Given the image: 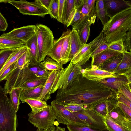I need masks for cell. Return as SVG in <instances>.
<instances>
[{
  "instance_id": "1",
  "label": "cell",
  "mask_w": 131,
  "mask_h": 131,
  "mask_svg": "<svg viewBox=\"0 0 131 131\" xmlns=\"http://www.w3.org/2000/svg\"><path fill=\"white\" fill-rule=\"evenodd\" d=\"M57 91L54 100L57 102L64 105L77 104L89 108L107 99L116 98L117 92L98 81L88 79L81 73L65 89Z\"/></svg>"
},
{
  "instance_id": "2",
  "label": "cell",
  "mask_w": 131,
  "mask_h": 131,
  "mask_svg": "<svg viewBox=\"0 0 131 131\" xmlns=\"http://www.w3.org/2000/svg\"><path fill=\"white\" fill-rule=\"evenodd\" d=\"M131 29V7L127 8L109 18L102 31L109 44L123 38Z\"/></svg>"
},
{
  "instance_id": "3",
  "label": "cell",
  "mask_w": 131,
  "mask_h": 131,
  "mask_svg": "<svg viewBox=\"0 0 131 131\" xmlns=\"http://www.w3.org/2000/svg\"><path fill=\"white\" fill-rule=\"evenodd\" d=\"M17 112L0 85V131H17Z\"/></svg>"
},
{
  "instance_id": "4",
  "label": "cell",
  "mask_w": 131,
  "mask_h": 131,
  "mask_svg": "<svg viewBox=\"0 0 131 131\" xmlns=\"http://www.w3.org/2000/svg\"><path fill=\"white\" fill-rule=\"evenodd\" d=\"M81 66L74 65L70 62L65 68L59 70L52 84L49 94L59 89L63 90L74 81L81 73Z\"/></svg>"
},
{
  "instance_id": "5",
  "label": "cell",
  "mask_w": 131,
  "mask_h": 131,
  "mask_svg": "<svg viewBox=\"0 0 131 131\" xmlns=\"http://www.w3.org/2000/svg\"><path fill=\"white\" fill-rule=\"evenodd\" d=\"M36 26L39 62H40L44 60L52 48L54 37L52 31L47 26L41 24Z\"/></svg>"
},
{
  "instance_id": "6",
  "label": "cell",
  "mask_w": 131,
  "mask_h": 131,
  "mask_svg": "<svg viewBox=\"0 0 131 131\" xmlns=\"http://www.w3.org/2000/svg\"><path fill=\"white\" fill-rule=\"evenodd\" d=\"M28 121L37 128L44 129L54 126L55 116L51 105L35 113L28 114Z\"/></svg>"
},
{
  "instance_id": "7",
  "label": "cell",
  "mask_w": 131,
  "mask_h": 131,
  "mask_svg": "<svg viewBox=\"0 0 131 131\" xmlns=\"http://www.w3.org/2000/svg\"><path fill=\"white\" fill-rule=\"evenodd\" d=\"M50 105L54 114L56 119L59 123L67 126L74 125L88 127L72 113L65 109L64 105L57 102L55 100L52 101Z\"/></svg>"
},
{
  "instance_id": "8",
  "label": "cell",
  "mask_w": 131,
  "mask_h": 131,
  "mask_svg": "<svg viewBox=\"0 0 131 131\" xmlns=\"http://www.w3.org/2000/svg\"><path fill=\"white\" fill-rule=\"evenodd\" d=\"M8 3L15 7L23 15L43 17L49 14L48 10L41 4L39 0L32 2L25 0H10Z\"/></svg>"
},
{
  "instance_id": "9",
  "label": "cell",
  "mask_w": 131,
  "mask_h": 131,
  "mask_svg": "<svg viewBox=\"0 0 131 131\" xmlns=\"http://www.w3.org/2000/svg\"><path fill=\"white\" fill-rule=\"evenodd\" d=\"M73 113L89 127L101 130H107L104 117L91 109L85 108Z\"/></svg>"
},
{
  "instance_id": "10",
  "label": "cell",
  "mask_w": 131,
  "mask_h": 131,
  "mask_svg": "<svg viewBox=\"0 0 131 131\" xmlns=\"http://www.w3.org/2000/svg\"><path fill=\"white\" fill-rule=\"evenodd\" d=\"M100 43V39L96 37L88 44L85 45L70 61L74 65L81 66L84 64L91 57L92 52Z\"/></svg>"
},
{
  "instance_id": "11",
  "label": "cell",
  "mask_w": 131,
  "mask_h": 131,
  "mask_svg": "<svg viewBox=\"0 0 131 131\" xmlns=\"http://www.w3.org/2000/svg\"><path fill=\"white\" fill-rule=\"evenodd\" d=\"M36 30V25H28L15 28L1 36L19 39L26 43L35 35Z\"/></svg>"
},
{
  "instance_id": "12",
  "label": "cell",
  "mask_w": 131,
  "mask_h": 131,
  "mask_svg": "<svg viewBox=\"0 0 131 131\" xmlns=\"http://www.w3.org/2000/svg\"><path fill=\"white\" fill-rule=\"evenodd\" d=\"M105 8L109 18L127 8L131 7V2L124 0H103Z\"/></svg>"
},
{
  "instance_id": "13",
  "label": "cell",
  "mask_w": 131,
  "mask_h": 131,
  "mask_svg": "<svg viewBox=\"0 0 131 131\" xmlns=\"http://www.w3.org/2000/svg\"><path fill=\"white\" fill-rule=\"evenodd\" d=\"M81 73L83 77L89 80L98 82L102 80L116 78L117 77L113 73L109 72L100 69H93L89 68L85 69H82Z\"/></svg>"
},
{
  "instance_id": "14",
  "label": "cell",
  "mask_w": 131,
  "mask_h": 131,
  "mask_svg": "<svg viewBox=\"0 0 131 131\" xmlns=\"http://www.w3.org/2000/svg\"><path fill=\"white\" fill-rule=\"evenodd\" d=\"M121 53H122L108 49L91 57V68L93 69H100L105 61Z\"/></svg>"
},
{
  "instance_id": "15",
  "label": "cell",
  "mask_w": 131,
  "mask_h": 131,
  "mask_svg": "<svg viewBox=\"0 0 131 131\" xmlns=\"http://www.w3.org/2000/svg\"><path fill=\"white\" fill-rule=\"evenodd\" d=\"M117 103L116 98L110 99L102 102L89 109L105 117L112 110L117 107Z\"/></svg>"
},
{
  "instance_id": "16",
  "label": "cell",
  "mask_w": 131,
  "mask_h": 131,
  "mask_svg": "<svg viewBox=\"0 0 131 131\" xmlns=\"http://www.w3.org/2000/svg\"><path fill=\"white\" fill-rule=\"evenodd\" d=\"M98 82L112 88L117 92H118L119 89L124 85L131 83L124 75H118L116 78L103 79Z\"/></svg>"
},
{
  "instance_id": "17",
  "label": "cell",
  "mask_w": 131,
  "mask_h": 131,
  "mask_svg": "<svg viewBox=\"0 0 131 131\" xmlns=\"http://www.w3.org/2000/svg\"><path fill=\"white\" fill-rule=\"evenodd\" d=\"M115 122L119 124L131 129V119L128 118L117 107L108 114Z\"/></svg>"
},
{
  "instance_id": "18",
  "label": "cell",
  "mask_w": 131,
  "mask_h": 131,
  "mask_svg": "<svg viewBox=\"0 0 131 131\" xmlns=\"http://www.w3.org/2000/svg\"><path fill=\"white\" fill-rule=\"evenodd\" d=\"M71 48L69 57L70 61L73 57L84 46L80 39L78 31L75 29L72 28L70 33Z\"/></svg>"
},
{
  "instance_id": "19",
  "label": "cell",
  "mask_w": 131,
  "mask_h": 131,
  "mask_svg": "<svg viewBox=\"0 0 131 131\" xmlns=\"http://www.w3.org/2000/svg\"><path fill=\"white\" fill-rule=\"evenodd\" d=\"M66 33V31L63 32L59 38L54 40L53 46L47 55V56L59 63H61V54Z\"/></svg>"
},
{
  "instance_id": "20",
  "label": "cell",
  "mask_w": 131,
  "mask_h": 131,
  "mask_svg": "<svg viewBox=\"0 0 131 131\" xmlns=\"http://www.w3.org/2000/svg\"><path fill=\"white\" fill-rule=\"evenodd\" d=\"M122 59L114 73L115 75H124L131 71V53L126 51L123 52Z\"/></svg>"
},
{
  "instance_id": "21",
  "label": "cell",
  "mask_w": 131,
  "mask_h": 131,
  "mask_svg": "<svg viewBox=\"0 0 131 131\" xmlns=\"http://www.w3.org/2000/svg\"><path fill=\"white\" fill-rule=\"evenodd\" d=\"M25 45L27 49L28 57L30 62H39L38 50L36 32L25 43Z\"/></svg>"
},
{
  "instance_id": "22",
  "label": "cell",
  "mask_w": 131,
  "mask_h": 131,
  "mask_svg": "<svg viewBox=\"0 0 131 131\" xmlns=\"http://www.w3.org/2000/svg\"><path fill=\"white\" fill-rule=\"evenodd\" d=\"M59 70L50 71L44 85L41 94L38 99L46 101L51 98L49 93L52 84Z\"/></svg>"
},
{
  "instance_id": "23",
  "label": "cell",
  "mask_w": 131,
  "mask_h": 131,
  "mask_svg": "<svg viewBox=\"0 0 131 131\" xmlns=\"http://www.w3.org/2000/svg\"><path fill=\"white\" fill-rule=\"evenodd\" d=\"M25 43L19 39L0 36V49H16L25 45Z\"/></svg>"
},
{
  "instance_id": "24",
  "label": "cell",
  "mask_w": 131,
  "mask_h": 131,
  "mask_svg": "<svg viewBox=\"0 0 131 131\" xmlns=\"http://www.w3.org/2000/svg\"><path fill=\"white\" fill-rule=\"evenodd\" d=\"M69 29L66 31V33L63 43L61 54V63L63 64H66L70 61L69 57L70 52V33Z\"/></svg>"
},
{
  "instance_id": "25",
  "label": "cell",
  "mask_w": 131,
  "mask_h": 131,
  "mask_svg": "<svg viewBox=\"0 0 131 131\" xmlns=\"http://www.w3.org/2000/svg\"><path fill=\"white\" fill-rule=\"evenodd\" d=\"M44 85L32 88L23 89L20 97L22 102L24 103V100L27 99L38 98L41 94Z\"/></svg>"
},
{
  "instance_id": "26",
  "label": "cell",
  "mask_w": 131,
  "mask_h": 131,
  "mask_svg": "<svg viewBox=\"0 0 131 131\" xmlns=\"http://www.w3.org/2000/svg\"><path fill=\"white\" fill-rule=\"evenodd\" d=\"M123 53L107 60L102 65L100 69L107 72L114 73L122 58Z\"/></svg>"
},
{
  "instance_id": "27",
  "label": "cell",
  "mask_w": 131,
  "mask_h": 131,
  "mask_svg": "<svg viewBox=\"0 0 131 131\" xmlns=\"http://www.w3.org/2000/svg\"><path fill=\"white\" fill-rule=\"evenodd\" d=\"M96 17L95 14L89 20L80 30L78 32L80 39L84 45L86 44L90 35L91 25L94 23Z\"/></svg>"
},
{
  "instance_id": "28",
  "label": "cell",
  "mask_w": 131,
  "mask_h": 131,
  "mask_svg": "<svg viewBox=\"0 0 131 131\" xmlns=\"http://www.w3.org/2000/svg\"><path fill=\"white\" fill-rule=\"evenodd\" d=\"M96 2L95 14L103 26L108 22L109 18L105 8L103 0H97Z\"/></svg>"
},
{
  "instance_id": "29",
  "label": "cell",
  "mask_w": 131,
  "mask_h": 131,
  "mask_svg": "<svg viewBox=\"0 0 131 131\" xmlns=\"http://www.w3.org/2000/svg\"><path fill=\"white\" fill-rule=\"evenodd\" d=\"M27 103L30 107L31 112L34 113L40 111L48 106L46 102L37 98L30 99L25 100L24 103Z\"/></svg>"
},
{
  "instance_id": "30",
  "label": "cell",
  "mask_w": 131,
  "mask_h": 131,
  "mask_svg": "<svg viewBox=\"0 0 131 131\" xmlns=\"http://www.w3.org/2000/svg\"><path fill=\"white\" fill-rule=\"evenodd\" d=\"M27 50L25 45L16 49L10 57L9 60L0 71V75L7 68L15 63L18 58Z\"/></svg>"
},
{
  "instance_id": "31",
  "label": "cell",
  "mask_w": 131,
  "mask_h": 131,
  "mask_svg": "<svg viewBox=\"0 0 131 131\" xmlns=\"http://www.w3.org/2000/svg\"><path fill=\"white\" fill-rule=\"evenodd\" d=\"M40 63L45 69L50 71L60 70L63 68V64L48 56Z\"/></svg>"
},
{
  "instance_id": "32",
  "label": "cell",
  "mask_w": 131,
  "mask_h": 131,
  "mask_svg": "<svg viewBox=\"0 0 131 131\" xmlns=\"http://www.w3.org/2000/svg\"><path fill=\"white\" fill-rule=\"evenodd\" d=\"M23 88L21 87L14 88L9 93V100L12 105L17 112L19 108L20 97Z\"/></svg>"
},
{
  "instance_id": "33",
  "label": "cell",
  "mask_w": 131,
  "mask_h": 131,
  "mask_svg": "<svg viewBox=\"0 0 131 131\" xmlns=\"http://www.w3.org/2000/svg\"><path fill=\"white\" fill-rule=\"evenodd\" d=\"M107 129L109 131H131V129L120 125L113 121L107 115L104 117Z\"/></svg>"
},
{
  "instance_id": "34",
  "label": "cell",
  "mask_w": 131,
  "mask_h": 131,
  "mask_svg": "<svg viewBox=\"0 0 131 131\" xmlns=\"http://www.w3.org/2000/svg\"><path fill=\"white\" fill-rule=\"evenodd\" d=\"M48 76L42 77H37L30 81L26 82L19 87L23 89L36 87L44 85Z\"/></svg>"
},
{
  "instance_id": "35",
  "label": "cell",
  "mask_w": 131,
  "mask_h": 131,
  "mask_svg": "<svg viewBox=\"0 0 131 131\" xmlns=\"http://www.w3.org/2000/svg\"><path fill=\"white\" fill-rule=\"evenodd\" d=\"M16 49H4L0 50V71Z\"/></svg>"
},
{
  "instance_id": "36",
  "label": "cell",
  "mask_w": 131,
  "mask_h": 131,
  "mask_svg": "<svg viewBox=\"0 0 131 131\" xmlns=\"http://www.w3.org/2000/svg\"><path fill=\"white\" fill-rule=\"evenodd\" d=\"M108 49L122 53L126 51L124 45L122 38L109 44Z\"/></svg>"
},
{
  "instance_id": "37",
  "label": "cell",
  "mask_w": 131,
  "mask_h": 131,
  "mask_svg": "<svg viewBox=\"0 0 131 131\" xmlns=\"http://www.w3.org/2000/svg\"><path fill=\"white\" fill-rule=\"evenodd\" d=\"M30 61L29 59L28 56L27 49L17 59L16 61L17 68L22 69L24 67L28 66Z\"/></svg>"
},
{
  "instance_id": "38",
  "label": "cell",
  "mask_w": 131,
  "mask_h": 131,
  "mask_svg": "<svg viewBox=\"0 0 131 131\" xmlns=\"http://www.w3.org/2000/svg\"><path fill=\"white\" fill-rule=\"evenodd\" d=\"M75 8L74 0H66L65 11V25H66L70 15Z\"/></svg>"
},
{
  "instance_id": "39",
  "label": "cell",
  "mask_w": 131,
  "mask_h": 131,
  "mask_svg": "<svg viewBox=\"0 0 131 131\" xmlns=\"http://www.w3.org/2000/svg\"><path fill=\"white\" fill-rule=\"evenodd\" d=\"M58 0H51L48 10L49 14L51 17L57 20L58 18Z\"/></svg>"
},
{
  "instance_id": "40",
  "label": "cell",
  "mask_w": 131,
  "mask_h": 131,
  "mask_svg": "<svg viewBox=\"0 0 131 131\" xmlns=\"http://www.w3.org/2000/svg\"><path fill=\"white\" fill-rule=\"evenodd\" d=\"M58 18L57 21L65 25L66 0H58Z\"/></svg>"
},
{
  "instance_id": "41",
  "label": "cell",
  "mask_w": 131,
  "mask_h": 131,
  "mask_svg": "<svg viewBox=\"0 0 131 131\" xmlns=\"http://www.w3.org/2000/svg\"><path fill=\"white\" fill-rule=\"evenodd\" d=\"M69 131H109L108 130H101L91 128L88 126L70 125L67 126Z\"/></svg>"
},
{
  "instance_id": "42",
  "label": "cell",
  "mask_w": 131,
  "mask_h": 131,
  "mask_svg": "<svg viewBox=\"0 0 131 131\" xmlns=\"http://www.w3.org/2000/svg\"><path fill=\"white\" fill-rule=\"evenodd\" d=\"M125 50L131 52V29L128 31L123 38Z\"/></svg>"
},
{
  "instance_id": "43",
  "label": "cell",
  "mask_w": 131,
  "mask_h": 131,
  "mask_svg": "<svg viewBox=\"0 0 131 131\" xmlns=\"http://www.w3.org/2000/svg\"><path fill=\"white\" fill-rule=\"evenodd\" d=\"M65 109L72 113L77 112L85 108L82 106L77 104L69 103L64 106Z\"/></svg>"
},
{
  "instance_id": "44",
  "label": "cell",
  "mask_w": 131,
  "mask_h": 131,
  "mask_svg": "<svg viewBox=\"0 0 131 131\" xmlns=\"http://www.w3.org/2000/svg\"><path fill=\"white\" fill-rule=\"evenodd\" d=\"M108 44L105 41L102 42L95 50L92 52L91 55V57L108 49Z\"/></svg>"
},
{
  "instance_id": "45",
  "label": "cell",
  "mask_w": 131,
  "mask_h": 131,
  "mask_svg": "<svg viewBox=\"0 0 131 131\" xmlns=\"http://www.w3.org/2000/svg\"><path fill=\"white\" fill-rule=\"evenodd\" d=\"M130 84H128L124 85L119 90L118 92L123 94L130 100L131 101V90Z\"/></svg>"
},
{
  "instance_id": "46",
  "label": "cell",
  "mask_w": 131,
  "mask_h": 131,
  "mask_svg": "<svg viewBox=\"0 0 131 131\" xmlns=\"http://www.w3.org/2000/svg\"><path fill=\"white\" fill-rule=\"evenodd\" d=\"M117 106L121 109L128 118L131 119V108L118 102Z\"/></svg>"
},
{
  "instance_id": "47",
  "label": "cell",
  "mask_w": 131,
  "mask_h": 131,
  "mask_svg": "<svg viewBox=\"0 0 131 131\" xmlns=\"http://www.w3.org/2000/svg\"><path fill=\"white\" fill-rule=\"evenodd\" d=\"M116 98L118 102L122 103L131 108V101L121 93L117 92Z\"/></svg>"
},
{
  "instance_id": "48",
  "label": "cell",
  "mask_w": 131,
  "mask_h": 131,
  "mask_svg": "<svg viewBox=\"0 0 131 131\" xmlns=\"http://www.w3.org/2000/svg\"><path fill=\"white\" fill-rule=\"evenodd\" d=\"M16 68V61L7 68L0 75V82L4 80Z\"/></svg>"
},
{
  "instance_id": "49",
  "label": "cell",
  "mask_w": 131,
  "mask_h": 131,
  "mask_svg": "<svg viewBox=\"0 0 131 131\" xmlns=\"http://www.w3.org/2000/svg\"><path fill=\"white\" fill-rule=\"evenodd\" d=\"M8 27V24L6 19L0 12V31H6Z\"/></svg>"
},
{
  "instance_id": "50",
  "label": "cell",
  "mask_w": 131,
  "mask_h": 131,
  "mask_svg": "<svg viewBox=\"0 0 131 131\" xmlns=\"http://www.w3.org/2000/svg\"><path fill=\"white\" fill-rule=\"evenodd\" d=\"M80 12L83 16L88 15L90 14L86 4V0H85L84 4L81 8Z\"/></svg>"
},
{
  "instance_id": "51",
  "label": "cell",
  "mask_w": 131,
  "mask_h": 131,
  "mask_svg": "<svg viewBox=\"0 0 131 131\" xmlns=\"http://www.w3.org/2000/svg\"><path fill=\"white\" fill-rule=\"evenodd\" d=\"M50 71L44 68L38 71L35 74L37 77H42L49 76Z\"/></svg>"
},
{
  "instance_id": "52",
  "label": "cell",
  "mask_w": 131,
  "mask_h": 131,
  "mask_svg": "<svg viewBox=\"0 0 131 131\" xmlns=\"http://www.w3.org/2000/svg\"><path fill=\"white\" fill-rule=\"evenodd\" d=\"M83 16L80 13V12L77 10L73 17V19L70 24V26H72L75 23L78 21Z\"/></svg>"
},
{
  "instance_id": "53",
  "label": "cell",
  "mask_w": 131,
  "mask_h": 131,
  "mask_svg": "<svg viewBox=\"0 0 131 131\" xmlns=\"http://www.w3.org/2000/svg\"><path fill=\"white\" fill-rule=\"evenodd\" d=\"M96 1V0H86V4L90 13L94 8Z\"/></svg>"
},
{
  "instance_id": "54",
  "label": "cell",
  "mask_w": 131,
  "mask_h": 131,
  "mask_svg": "<svg viewBox=\"0 0 131 131\" xmlns=\"http://www.w3.org/2000/svg\"><path fill=\"white\" fill-rule=\"evenodd\" d=\"M85 0H74L75 7L76 9L80 11L81 8Z\"/></svg>"
},
{
  "instance_id": "55",
  "label": "cell",
  "mask_w": 131,
  "mask_h": 131,
  "mask_svg": "<svg viewBox=\"0 0 131 131\" xmlns=\"http://www.w3.org/2000/svg\"><path fill=\"white\" fill-rule=\"evenodd\" d=\"M39 0L41 4L46 9H47L48 10L51 0Z\"/></svg>"
},
{
  "instance_id": "56",
  "label": "cell",
  "mask_w": 131,
  "mask_h": 131,
  "mask_svg": "<svg viewBox=\"0 0 131 131\" xmlns=\"http://www.w3.org/2000/svg\"><path fill=\"white\" fill-rule=\"evenodd\" d=\"M56 128L54 126L50 127L44 129L38 128L36 131H56Z\"/></svg>"
},
{
  "instance_id": "57",
  "label": "cell",
  "mask_w": 131,
  "mask_h": 131,
  "mask_svg": "<svg viewBox=\"0 0 131 131\" xmlns=\"http://www.w3.org/2000/svg\"><path fill=\"white\" fill-rule=\"evenodd\" d=\"M124 75L126 77L129 82L131 83V71L126 72Z\"/></svg>"
},
{
  "instance_id": "58",
  "label": "cell",
  "mask_w": 131,
  "mask_h": 131,
  "mask_svg": "<svg viewBox=\"0 0 131 131\" xmlns=\"http://www.w3.org/2000/svg\"><path fill=\"white\" fill-rule=\"evenodd\" d=\"M56 131H66L65 128L58 126L56 128Z\"/></svg>"
},
{
  "instance_id": "59",
  "label": "cell",
  "mask_w": 131,
  "mask_h": 131,
  "mask_svg": "<svg viewBox=\"0 0 131 131\" xmlns=\"http://www.w3.org/2000/svg\"><path fill=\"white\" fill-rule=\"evenodd\" d=\"M9 0H0V3H8Z\"/></svg>"
}]
</instances>
